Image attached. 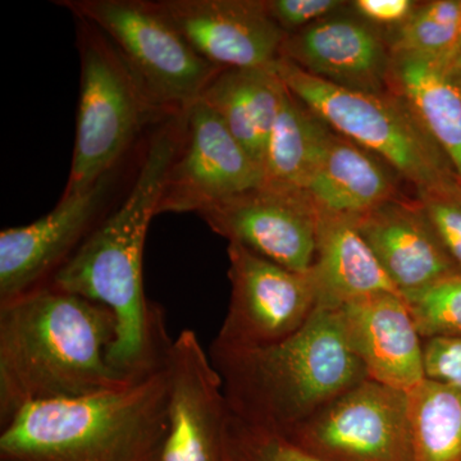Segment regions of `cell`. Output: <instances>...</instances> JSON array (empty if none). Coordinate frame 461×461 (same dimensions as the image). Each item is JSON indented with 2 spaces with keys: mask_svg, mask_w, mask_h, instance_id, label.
Here are the masks:
<instances>
[{
  "mask_svg": "<svg viewBox=\"0 0 461 461\" xmlns=\"http://www.w3.org/2000/svg\"><path fill=\"white\" fill-rule=\"evenodd\" d=\"M0 427V460L156 461L168 429L165 363L112 390L27 403Z\"/></svg>",
  "mask_w": 461,
  "mask_h": 461,
  "instance_id": "obj_4",
  "label": "cell"
},
{
  "mask_svg": "<svg viewBox=\"0 0 461 461\" xmlns=\"http://www.w3.org/2000/svg\"><path fill=\"white\" fill-rule=\"evenodd\" d=\"M417 195L446 251L461 272V185Z\"/></svg>",
  "mask_w": 461,
  "mask_h": 461,
  "instance_id": "obj_27",
  "label": "cell"
},
{
  "mask_svg": "<svg viewBox=\"0 0 461 461\" xmlns=\"http://www.w3.org/2000/svg\"><path fill=\"white\" fill-rule=\"evenodd\" d=\"M281 58L309 75L346 89L388 91L391 53L375 29L354 18L327 17L288 33Z\"/></svg>",
  "mask_w": 461,
  "mask_h": 461,
  "instance_id": "obj_17",
  "label": "cell"
},
{
  "mask_svg": "<svg viewBox=\"0 0 461 461\" xmlns=\"http://www.w3.org/2000/svg\"><path fill=\"white\" fill-rule=\"evenodd\" d=\"M168 429L156 461H221L229 405L222 378L193 330L167 350Z\"/></svg>",
  "mask_w": 461,
  "mask_h": 461,
  "instance_id": "obj_11",
  "label": "cell"
},
{
  "mask_svg": "<svg viewBox=\"0 0 461 461\" xmlns=\"http://www.w3.org/2000/svg\"><path fill=\"white\" fill-rule=\"evenodd\" d=\"M0 461H5V460H0Z\"/></svg>",
  "mask_w": 461,
  "mask_h": 461,
  "instance_id": "obj_32",
  "label": "cell"
},
{
  "mask_svg": "<svg viewBox=\"0 0 461 461\" xmlns=\"http://www.w3.org/2000/svg\"><path fill=\"white\" fill-rule=\"evenodd\" d=\"M408 402L412 461H461V391L424 379Z\"/></svg>",
  "mask_w": 461,
  "mask_h": 461,
  "instance_id": "obj_23",
  "label": "cell"
},
{
  "mask_svg": "<svg viewBox=\"0 0 461 461\" xmlns=\"http://www.w3.org/2000/svg\"><path fill=\"white\" fill-rule=\"evenodd\" d=\"M388 90L408 103L461 181V76L451 63L391 54Z\"/></svg>",
  "mask_w": 461,
  "mask_h": 461,
  "instance_id": "obj_21",
  "label": "cell"
},
{
  "mask_svg": "<svg viewBox=\"0 0 461 461\" xmlns=\"http://www.w3.org/2000/svg\"><path fill=\"white\" fill-rule=\"evenodd\" d=\"M315 213L317 247L309 273L318 308L338 311L362 297L400 294L355 226V218Z\"/></svg>",
  "mask_w": 461,
  "mask_h": 461,
  "instance_id": "obj_19",
  "label": "cell"
},
{
  "mask_svg": "<svg viewBox=\"0 0 461 461\" xmlns=\"http://www.w3.org/2000/svg\"><path fill=\"white\" fill-rule=\"evenodd\" d=\"M461 0H433L414 9L393 27L387 45L391 54L436 58L451 63L460 47Z\"/></svg>",
  "mask_w": 461,
  "mask_h": 461,
  "instance_id": "obj_24",
  "label": "cell"
},
{
  "mask_svg": "<svg viewBox=\"0 0 461 461\" xmlns=\"http://www.w3.org/2000/svg\"><path fill=\"white\" fill-rule=\"evenodd\" d=\"M84 25L74 157L63 196L89 189L113 172L142 127L165 111L114 45L95 27Z\"/></svg>",
  "mask_w": 461,
  "mask_h": 461,
  "instance_id": "obj_6",
  "label": "cell"
},
{
  "mask_svg": "<svg viewBox=\"0 0 461 461\" xmlns=\"http://www.w3.org/2000/svg\"><path fill=\"white\" fill-rule=\"evenodd\" d=\"M286 93V85L273 65L222 69L199 100L218 114L254 162L263 167Z\"/></svg>",
  "mask_w": 461,
  "mask_h": 461,
  "instance_id": "obj_20",
  "label": "cell"
},
{
  "mask_svg": "<svg viewBox=\"0 0 461 461\" xmlns=\"http://www.w3.org/2000/svg\"><path fill=\"white\" fill-rule=\"evenodd\" d=\"M199 215L229 242L290 271H311L317 247V213L303 196L258 187Z\"/></svg>",
  "mask_w": 461,
  "mask_h": 461,
  "instance_id": "obj_13",
  "label": "cell"
},
{
  "mask_svg": "<svg viewBox=\"0 0 461 461\" xmlns=\"http://www.w3.org/2000/svg\"><path fill=\"white\" fill-rule=\"evenodd\" d=\"M115 338L107 306L50 285L0 303V426L27 403L131 382L109 360Z\"/></svg>",
  "mask_w": 461,
  "mask_h": 461,
  "instance_id": "obj_2",
  "label": "cell"
},
{
  "mask_svg": "<svg viewBox=\"0 0 461 461\" xmlns=\"http://www.w3.org/2000/svg\"><path fill=\"white\" fill-rule=\"evenodd\" d=\"M423 364L426 379L461 391V338L423 339Z\"/></svg>",
  "mask_w": 461,
  "mask_h": 461,
  "instance_id": "obj_28",
  "label": "cell"
},
{
  "mask_svg": "<svg viewBox=\"0 0 461 461\" xmlns=\"http://www.w3.org/2000/svg\"><path fill=\"white\" fill-rule=\"evenodd\" d=\"M221 461H330L309 453L281 433L254 426L227 412Z\"/></svg>",
  "mask_w": 461,
  "mask_h": 461,
  "instance_id": "obj_25",
  "label": "cell"
},
{
  "mask_svg": "<svg viewBox=\"0 0 461 461\" xmlns=\"http://www.w3.org/2000/svg\"><path fill=\"white\" fill-rule=\"evenodd\" d=\"M160 8L191 48L218 68H264L280 58L287 33L263 0H163Z\"/></svg>",
  "mask_w": 461,
  "mask_h": 461,
  "instance_id": "obj_14",
  "label": "cell"
},
{
  "mask_svg": "<svg viewBox=\"0 0 461 461\" xmlns=\"http://www.w3.org/2000/svg\"><path fill=\"white\" fill-rule=\"evenodd\" d=\"M262 167L204 103L187 109L184 144L172 163L159 213H202L218 203L262 186Z\"/></svg>",
  "mask_w": 461,
  "mask_h": 461,
  "instance_id": "obj_10",
  "label": "cell"
},
{
  "mask_svg": "<svg viewBox=\"0 0 461 461\" xmlns=\"http://www.w3.org/2000/svg\"><path fill=\"white\" fill-rule=\"evenodd\" d=\"M397 176L371 151L330 130L304 198L318 213L357 218L399 198Z\"/></svg>",
  "mask_w": 461,
  "mask_h": 461,
  "instance_id": "obj_18",
  "label": "cell"
},
{
  "mask_svg": "<svg viewBox=\"0 0 461 461\" xmlns=\"http://www.w3.org/2000/svg\"><path fill=\"white\" fill-rule=\"evenodd\" d=\"M403 297L421 339L461 338V273Z\"/></svg>",
  "mask_w": 461,
  "mask_h": 461,
  "instance_id": "obj_26",
  "label": "cell"
},
{
  "mask_svg": "<svg viewBox=\"0 0 461 461\" xmlns=\"http://www.w3.org/2000/svg\"><path fill=\"white\" fill-rule=\"evenodd\" d=\"M230 411L286 435L366 377L348 345L339 311L317 308L302 329L275 344L211 345Z\"/></svg>",
  "mask_w": 461,
  "mask_h": 461,
  "instance_id": "obj_3",
  "label": "cell"
},
{
  "mask_svg": "<svg viewBox=\"0 0 461 461\" xmlns=\"http://www.w3.org/2000/svg\"><path fill=\"white\" fill-rule=\"evenodd\" d=\"M230 295L212 345L227 348L275 344L304 326L317 305L311 273L294 272L229 242Z\"/></svg>",
  "mask_w": 461,
  "mask_h": 461,
  "instance_id": "obj_9",
  "label": "cell"
},
{
  "mask_svg": "<svg viewBox=\"0 0 461 461\" xmlns=\"http://www.w3.org/2000/svg\"><path fill=\"white\" fill-rule=\"evenodd\" d=\"M353 7L373 23L396 27L411 17L417 5L411 0H357Z\"/></svg>",
  "mask_w": 461,
  "mask_h": 461,
  "instance_id": "obj_30",
  "label": "cell"
},
{
  "mask_svg": "<svg viewBox=\"0 0 461 461\" xmlns=\"http://www.w3.org/2000/svg\"><path fill=\"white\" fill-rule=\"evenodd\" d=\"M102 32L160 108L182 112L222 71L191 48L158 2H57Z\"/></svg>",
  "mask_w": 461,
  "mask_h": 461,
  "instance_id": "obj_7",
  "label": "cell"
},
{
  "mask_svg": "<svg viewBox=\"0 0 461 461\" xmlns=\"http://www.w3.org/2000/svg\"><path fill=\"white\" fill-rule=\"evenodd\" d=\"M263 3L268 16L287 35L327 18L344 5L339 0H263Z\"/></svg>",
  "mask_w": 461,
  "mask_h": 461,
  "instance_id": "obj_29",
  "label": "cell"
},
{
  "mask_svg": "<svg viewBox=\"0 0 461 461\" xmlns=\"http://www.w3.org/2000/svg\"><path fill=\"white\" fill-rule=\"evenodd\" d=\"M113 178L114 171L89 189L62 196L53 211L35 222L0 232V303L50 285L100 223L96 218Z\"/></svg>",
  "mask_w": 461,
  "mask_h": 461,
  "instance_id": "obj_12",
  "label": "cell"
},
{
  "mask_svg": "<svg viewBox=\"0 0 461 461\" xmlns=\"http://www.w3.org/2000/svg\"><path fill=\"white\" fill-rule=\"evenodd\" d=\"M275 67L290 93L332 131L384 160L417 194L461 185L448 158L396 94L346 89L281 57Z\"/></svg>",
  "mask_w": 461,
  "mask_h": 461,
  "instance_id": "obj_5",
  "label": "cell"
},
{
  "mask_svg": "<svg viewBox=\"0 0 461 461\" xmlns=\"http://www.w3.org/2000/svg\"><path fill=\"white\" fill-rule=\"evenodd\" d=\"M451 66L461 76V45L457 53L455 54L454 59L451 60Z\"/></svg>",
  "mask_w": 461,
  "mask_h": 461,
  "instance_id": "obj_31",
  "label": "cell"
},
{
  "mask_svg": "<svg viewBox=\"0 0 461 461\" xmlns=\"http://www.w3.org/2000/svg\"><path fill=\"white\" fill-rule=\"evenodd\" d=\"M338 311L348 345L362 362L366 377L405 393L426 379L423 339L405 297L375 294Z\"/></svg>",
  "mask_w": 461,
  "mask_h": 461,
  "instance_id": "obj_15",
  "label": "cell"
},
{
  "mask_svg": "<svg viewBox=\"0 0 461 461\" xmlns=\"http://www.w3.org/2000/svg\"><path fill=\"white\" fill-rule=\"evenodd\" d=\"M330 129L287 89L263 160V189L303 196Z\"/></svg>",
  "mask_w": 461,
  "mask_h": 461,
  "instance_id": "obj_22",
  "label": "cell"
},
{
  "mask_svg": "<svg viewBox=\"0 0 461 461\" xmlns=\"http://www.w3.org/2000/svg\"><path fill=\"white\" fill-rule=\"evenodd\" d=\"M284 436L330 461H412L408 393L363 379Z\"/></svg>",
  "mask_w": 461,
  "mask_h": 461,
  "instance_id": "obj_8",
  "label": "cell"
},
{
  "mask_svg": "<svg viewBox=\"0 0 461 461\" xmlns=\"http://www.w3.org/2000/svg\"><path fill=\"white\" fill-rule=\"evenodd\" d=\"M354 221L382 269L402 296L420 293L461 273L420 200L393 199Z\"/></svg>",
  "mask_w": 461,
  "mask_h": 461,
  "instance_id": "obj_16",
  "label": "cell"
},
{
  "mask_svg": "<svg viewBox=\"0 0 461 461\" xmlns=\"http://www.w3.org/2000/svg\"><path fill=\"white\" fill-rule=\"evenodd\" d=\"M187 109L154 133L138 177L117 211L85 239L53 276L50 286L107 306L117 321L112 366L130 381L163 366L171 339L163 317L145 296L142 257L167 175L184 144Z\"/></svg>",
  "mask_w": 461,
  "mask_h": 461,
  "instance_id": "obj_1",
  "label": "cell"
}]
</instances>
